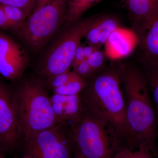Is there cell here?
<instances>
[{
	"instance_id": "cell-24",
	"label": "cell",
	"mask_w": 158,
	"mask_h": 158,
	"mask_svg": "<svg viewBox=\"0 0 158 158\" xmlns=\"http://www.w3.org/2000/svg\"><path fill=\"white\" fill-rule=\"evenodd\" d=\"M0 29H11V26L7 19L5 11L0 5Z\"/></svg>"
},
{
	"instance_id": "cell-7",
	"label": "cell",
	"mask_w": 158,
	"mask_h": 158,
	"mask_svg": "<svg viewBox=\"0 0 158 158\" xmlns=\"http://www.w3.org/2000/svg\"><path fill=\"white\" fill-rule=\"evenodd\" d=\"M21 148L33 158H73V127L61 123L25 134Z\"/></svg>"
},
{
	"instance_id": "cell-22",
	"label": "cell",
	"mask_w": 158,
	"mask_h": 158,
	"mask_svg": "<svg viewBox=\"0 0 158 158\" xmlns=\"http://www.w3.org/2000/svg\"><path fill=\"white\" fill-rule=\"evenodd\" d=\"M0 5L19 7L26 10L29 14H31L32 10L35 8L34 0H0Z\"/></svg>"
},
{
	"instance_id": "cell-17",
	"label": "cell",
	"mask_w": 158,
	"mask_h": 158,
	"mask_svg": "<svg viewBox=\"0 0 158 158\" xmlns=\"http://www.w3.org/2000/svg\"><path fill=\"white\" fill-rule=\"evenodd\" d=\"M92 7L90 0H67L66 21L73 23L78 20Z\"/></svg>"
},
{
	"instance_id": "cell-21",
	"label": "cell",
	"mask_w": 158,
	"mask_h": 158,
	"mask_svg": "<svg viewBox=\"0 0 158 158\" xmlns=\"http://www.w3.org/2000/svg\"><path fill=\"white\" fill-rule=\"evenodd\" d=\"M71 67L77 74L87 80L95 74L86 59L73 63Z\"/></svg>"
},
{
	"instance_id": "cell-23",
	"label": "cell",
	"mask_w": 158,
	"mask_h": 158,
	"mask_svg": "<svg viewBox=\"0 0 158 158\" xmlns=\"http://www.w3.org/2000/svg\"><path fill=\"white\" fill-rule=\"evenodd\" d=\"M71 73L72 71L69 69L63 73L59 74L47 80V82L50 88L53 90L55 88L64 85L68 81Z\"/></svg>"
},
{
	"instance_id": "cell-26",
	"label": "cell",
	"mask_w": 158,
	"mask_h": 158,
	"mask_svg": "<svg viewBox=\"0 0 158 158\" xmlns=\"http://www.w3.org/2000/svg\"><path fill=\"white\" fill-rule=\"evenodd\" d=\"M34 1H35V8H34L33 11L45 6L46 4L50 2L53 0H34Z\"/></svg>"
},
{
	"instance_id": "cell-18",
	"label": "cell",
	"mask_w": 158,
	"mask_h": 158,
	"mask_svg": "<svg viewBox=\"0 0 158 158\" xmlns=\"http://www.w3.org/2000/svg\"><path fill=\"white\" fill-rule=\"evenodd\" d=\"M1 6L5 11L11 29L17 30L22 25L29 16L28 12L22 8L13 6Z\"/></svg>"
},
{
	"instance_id": "cell-12",
	"label": "cell",
	"mask_w": 158,
	"mask_h": 158,
	"mask_svg": "<svg viewBox=\"0 0 158 158\" xmlns=\"http://www.w3.org/2000/svg\"><path fill=\"white\" fill-rule=\"evenodd\" d=\"M119 21L112 15L105 14L92 18L85 35L88 44L98 48L106 45L114 31L119 29Z\"/></svg>"
},
{
	"instance_id": "cell-15",
	"label": "cell",
	"mask_w": 158,
	"mask_h": 158,
	"mask_svg": "<svg viewBox=\"0 0 158 158\" xmlns=\"http://www.w3.org/2000/svg\"><path fill=\"white\" fill-rule=\"evenodd\" d=\"M141 64V70L148 85L158 121V63Z\"/></svg>"
},
{
	"instance_id": "cell-8",
	"label": "cell",
	"mask_w": 158,
	"mask_h": 158,
	"mask_svg": "<svg viewBox=\"0 0 158 158\" xmlns=\"http://www.w3.org/2000/svg\"><path fill=\"white\" fill-rule=\"evenodd\" d=\"M23 134L16 117L13 93L0 82V151L14 152L20 148Z\"/></svg>"
},
{
	"instance_id": "cell-5",
	"label": "cell",
	"mask_w": 158,
	"mask_h": 158,
	"mask_svg": "<svg viewBox=\"0 0 158 158\" xmlns=\"http://www.w3.org/2000/svg\"><path fill=\"white\" fill-rule=\"evenodd\" d=\"M67 10V0H53L33 11L15 31L29 47L39 50L66 21Z\"/></svg>"
},
{
	"instance_id": "cell-1",
	"label": "cell",
	"mask_w": 158,
	"mask_h": 158,
	"mask_svg": "<svg viewBox=\"0 0 158 158\" xmlns=\"http://www.w3.org/2000/svg\"><path fill=\"white\" fill-rule=\"evenodd\" d=\"M123 63L112 62L87 79L80 94L83 103L109 126L116 153L123 149L138 150L126 113V100L122 80Z\"/></svg>"
},
{
	"instance_id": "cell-30",
	"label": "cell",
	"mask_w": 158,
	"mask_h": 158,
	"mask_svg": "<svg viewBox=\"0 0 158 158\" xmlns=\"http://www.w3.org/2000/svg\"><path fill=\"white\" fill-rule=\"evenodd\" d=\"M23 158H33L32 157L30 156L27 155H24L23 157Z\"/></svg>"
},
{
	"instance_id": "cell-13",
	"label": "cell",
	"mask_w": 158,
	"mask_h": 158,
	"mask_svg": "<svg viewBox=\"0 0 158 158\" xmlns=\"http://www.w3.org/2000/svg\"><path fill=\"white\" fill-rule=\"evenodd\" d=\"M141 63H158V11L147 24L138 38Z\"/></svg>"
},
{
	"instance_id": "cell-9",
	"label": "cell",
	"mask_w": 158,
	"mask_h": 158,
	"mask_svg": "<svg viewBox=\"0 0 158 158\" xmlns=\"http://www.w3.org/2000/svg\"><path fill=\"white\" fill-rule=\"evenodd\" d=\"M28 63L24 49L0 32V74L10 81H17L22 77Z\"/></svg>"
},
{
	"instance_id": "cell-2",
	"label": "cell",
	"mask_w": 158,
	"mask_h": 158,
	"mask_svg": "<svg viewBox=\"0 0 158 158\" xmlns=\"http://www.w3.org/2000/svg\"><path fill=\"white\" fill-rule=\"evenodd\" d=\"M122 80L127 119L138 150H147L154 157L157 147L158 121L144 74L135 65L123 63Z\"/></svg>"
},
{
	"instance_id": "cell-10",
	"label": "cell",
	"mask_w": 158,
	"mask_h": 158,
	"mask_svg": "<svg viewBox=\"0 0 158 158\" xmlns=\"http://www.w3.org/2000/svg\"><path fill=\"white\" fill-rule=\"evenodd\" d=\"M54 114L59 124L74 127L81 118L84 104L80 95H60L54 94L50 97Z\"/></svg>"
},
{
	"instance_id": "cell-19",
	"label": "cell",
	"mask_w": 158,
	"mask_h": 158,
	"mask_svg": "<svg viewBox=\"0 0 158 158\" xmlns=\"http://www.w3.org/2000/svg\"><path fill=\"white\" fill-rule=\"evenodd\" d=\"M106 53L102 50L101 48H96L90 56L86 59L95 74L106 67Z\"/></svg>"
},
{
	"instance_id": "cell-20",
	"label": "cell",
	"mask_w": 158,
	"mask_h": 158,
	"mask_svg": "<svg viewBox=\"0 0 158 158\" xmlns=\"http://www.w3.org/2000/svg\"><path fill=\"white\" fill-rule=\"evenodd\" d=\"M153 156L149 151L146 149L131 150L123 149L119 151L114 156L113 158H154Z\"/></svg>"
},
{
	"instance_id": "cell-14",
	"label": "cell",
	"mask_w": 158,
	"mask_h": 158,
	"mask_svg": "<svg viewBox=\"0 0 158 158\" xmlns=\"http://www.w3.org/2000/svg\"><path fill=\"white\" fill-rule=\"evenodd\" d=\"M106 45L108 53L112 56H126L131 52L132 42L127 34L118 29L110 35Z\"/></svg>"
},
{
	"instance_id": "cell-27",
	"label": "cell",
	"mask_w": 158,
	"mask_h": 158,
	"mask_svg": "<svg viewBox=\"0 0 158 158\" xmlns=\"http://www.w3.org/2000/svg\"><path fill=\"white\" fill-rule=\"evenodd\" d=\"M73 158H82L79 155H78L77 153L75 152H74V156Z\"/></svg>"
},
{
	"instance_id": "cell-3",
	"label": "cell",
	"mask_w": 158,
	"mask_h": 158,
	"mask_svg": "<svg viewBox=\"0 0 158 158\" xmlns=\"http://www.w3.org/2000/svg\"><path fill=\"white\" fill-rule=\"evenodd\" d=\"M13 102L23 137L25 134L59 124L45 84L40 79L32 78L23 81L13 93Z\"/></svg>"
},
{
	"instance_id": "cell-16",
	"label": "cell",
	"mask_w": 158,
	"mask_h": 158,
	"mask_svg": "<svg viewBox=\"0 0 158 158\" xmlns=\"http://www.w3.org/2000/svg\"><path fill=\"white\" fill-rule=\"evenodd\" d=\"M87 80L80 77L73 70L68 81L64 85L53 90L54 94L60 95H80L87 85Z\"/></svg>"
},
{
	"instance_id": "cell-29",
	"label": "cell",
	"mask_w": 158,
	"mask_h": 158,
	"mask_svg": "<svg viewBox=\"0 0 158 158\" xmlns=\"http://www.w3.org/2000/svg\"><path fill=\"white\" fill-rule=\"evenodd\" d=\"M154 158H158V147H157L156 152L155 155L154 156Z\"/></svg>"
},
{
	"instance_id": "cell-6",
	"label": "cell",
	"mask_w": 158,
	"mask_h": 158,
	"mask_svg": "<svg viewBox=\"0 0 158 158\" xmlns=\"http://www.w3.org/2000/svg\"><path fill=\"white\" fill-rule=\"evenodd\" d=\"M92 18L70 23V27L54 43L44 57L39 69L42 77L47 81L70 69Z\"/></svg>"
},
{
	"instance_id": "cell-4",
	"label": "cell",
	"mask_w": 158,
	"mask_h": 158,
	"mask_svg": "<svg viewBox=\"0 0 158 158\" xmlns=\"http://www.w3.org/2000/svg\"><path fill=\"white\" fill-rule=\"evenodd\" d=\"M73 130L74 152L82 158L114 157L107 123L85 104L81 118Z\"/></svg>"
},
{
	"instance_id": "cell-25",
	"label": "cell",
	"mask_w": 158,
	"mask_h": 158,
	"mask_svg": "<svg viewBox=\"0 0 158 158\" xmlns=\"http://www.w3.org/2000/svg\"><path fill=\"white\" fill-rule=\"evenodd\" d=\"M84 59H86L85 56V45L81 44L77 50L73 63L82 61Z\"/></svg>"
},
{
	"instance_id": "cell-11",
	"label": "cell",
	"mask_w": 158,
	"mask_h": 158,
	"mask_svg": "<svg viewBox=\"0 0 158 158\" xmlns=\"http://www.w3.org/2000/svg\"><path fill=\"white\" fill-rule=\"evenodd\" d=\"M131 22L138 40L150 20L158 11V0H121Z\"/></svg>"
},
{
	"instance_id": "cell-28",
	"label": "cell",
	"mask_w": 158,
	"mask_h": 158,
	"mask_svg": "<svg viewBox=\"0 0 158 158\" xmlns=\"http://www.w3.org/2000/svg\"><path fill=\"white\" fill-rule=\"evenodd\" d=\"M0 158H6L4 156V153L0 151Z\"/></svg>"
}]
</instances>
